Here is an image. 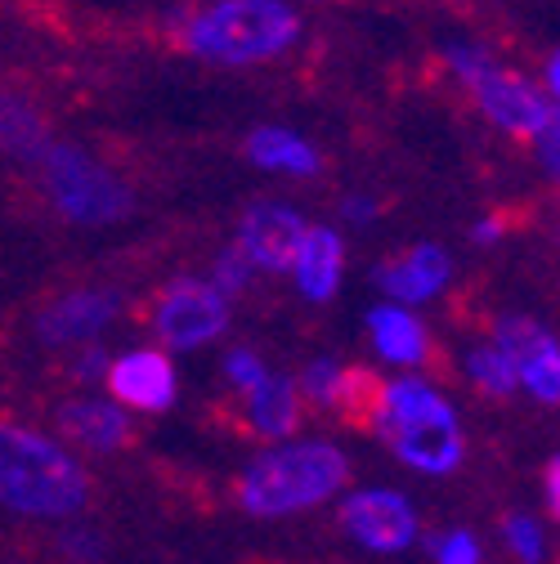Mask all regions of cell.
I'll return each instance as SVG.
<instances>
[{"label":"cell","instance_id":"1","mask_svg":"<svg viewBox=\"0 0 560 564\" xmlns=\"http://www.w3.org/2000/svg\"><path fill=\"white\" fill-rule=\"evenodd\" d=\"M171 23L180 50L212 67L273 63L305 36V19L292 0H202Z\"/></svg>","mask_w":560,"mask_h":564},{"label":"cell","instance_id":"2","mask_svg":"<svg viewBox=\"0 0 560 564\" xmlns=\"http://www.w3.org/2000/svg\"><path fill=\"white\" fill-rule=\"evenodd\" d=\"M90 502V475L54 440L0 421V507L19 516L58 520Z\"/></svg>","mask_w":560,"mask_h":564},{"label":"cell","instance_id":"3","mask_svg":"<svg viewBox=\"0 0 560 564\" xmlns=\"http://www.w3.org/2000/svg\"><path fill=\"white\" fill-rule=\"evenodd\" d=\"M373 431L395 448L399 462H408L422 475H444V470H457L462 462L457 412L427 381H386Z\"/></svg>","mask_w":560,"mask_h":564},{"label":"cell","instance_id":"4","mask_svg":"<svg viewBox=\"0 0 560 564\" xmlns=\"http://www.w3.org/2000/svg\"><path fill=\"white\" fill-rule=\"evenodd\" d=\"M349 479V462L332 444H288L256 457L238 479V502L251 516H292L327 502Z\"/></svg>","mask_w":560,"mask_h":564},{"label":"cell","instance_id":"5","mask_svg":"<svg viewBox=\"0 0 560 564\" xmlns=\"http://www.w3.org/2000/svg\"><path fill=\"white\" fill-rule=\"evenodd\" d=\"M444 63L449 73L462 82V90L471 95V104L484 112L488 126H498L511 139H534L547 117H551V95L542 86H534L525 73H511L494 54L475 41H453L444 45Z\"/></svg>","mask_w":560,"mask_h":564},{"label":"cell","instance_id":"6","mask_svg":"<svg viewBox=\"0 0 560 564\" xmlns=\"http://www.w3.org/2000/svg\"><path fill=\"white\" fill-rule=\"evenodd\" d=\"M36 180L41 193L50 197V206L58 210L63 220L73 225H112L130 210V188L86 149L77 144H50L36 153Z\"/></svg>","mask_w":560,"mask_h":564},{"label":"cell","instance_id":"7","mask_svg":"<svg viewBox=\"0 0 560 564\" xmlns=\"http://www.w3.org/2000/svg\"><path fill=\"white\" fill-rule=\"evenodd\" d=\"M158 340L166 349H197L206 340H216L229 323V296L216 288V282L202 278H175L162 288V296L153 301L149 314Z\"/></svg>","mask_w":560,"mask_h":564},{"label":"cell","instance_id":"8","mask_svg":"<svg viewBox=\"0 0 560 564\" xmlns=\"http://www.w3.org/2000/svg\"><path fill=\"white\" fill-rule=\"evenodd\" d=\"M341 529L368 551H403L417 538V511L395 488H364L341 502Z\"/></svg>","mask_w":560,"mask_h":564},{"label":"cell","instance_id":"9","mask_svg":"<svg viewBox=\"0 0 560 564\" xmlns=\"http://www.w3.org/2000/svg\"><path fill=\"white\" fill-rule=\"evenodd\" d=\"M305 229L310 225H305V216H301L297 206L265 197V202H251L243 210V220H238V247H243V256L256 269L288 273L292 260H297V247H301Z\"/></svg>","mask_w":560,"mask_h":564},{"label":"cell","instance_id":"10","mask_svg":"<svg viewBox=\"0 0 560 564\" xmlns=\"http://www.w3.org/2000/svg\"><path fill=\"white\" fill-rule=\"evenodd\" d=\"M498 345L507 349L520 386L538 403H560V340L551 332H542L525 314H507L498 318Z\"/></svg>","mask_w":560,"mask_h":564},{"label":"cell","instance_id":"11","mask_svg":"<svg viewBox=\"0 0 560 564\" xmlns=\"http://www.w3.org/2000/svg\"><path fill=\"white\" fill-rule=\"evenodd\" d=\"M104 386L121 408L134 412H162L175 399V368L162 349H134L126 359H112L104 372Z\"/></svg>","mask_w":560,"mask_h":564},{"label":"cell","instance_id":"12","mask_svg":"<svg viewBox=\"0 0 560 564\" xmlns=\"http://www.w3.org/2000/svg\"><path fill=\"white\" fill-rule=\"evenodd\" d=\"M449 273H453V260H449L444 247H435V242H417V247H408V251L381 260L373 278H377V288H381L390 301H399V305H417V301H431L435 292H444Z\"/></svg>","mask_w":560,"mask_h":564},{"label":"cell","instance_id":"13","mask_svg":"<svg viewBox=\"0 0 560 564\" xmlns=\"http://www.w3.org/2000/svg\"><path fill=\"white\" fill-rule=\"evenodd\" d=\"M58 431L86 453H117L134 440L130 416L121 403H99V399H77L58 408Z\"/></svg>","mask_w":560,"mask_h":564},{"label":"cell","instance_id":"14","mask_svg":"<svg viewBox=\"0 0 560 564\" xmlns=\"http://www.w3.org/2000/svg\"><path fill=\"white\" fill-rule=\"evenodd\" d=\"M117 314V296L108 292H73V296H63L54 301L36 332L50 340V345H82V340H95Z\"/></svg>","mask_w":560,"mask_h":564},{"label":"cell","instance_id":"15","mask_svg":"<svg viewBox=\"0 0 560 564\" xmlns=\"http://www.w3.org/2000/svg\"><path fill=\"white\" fill-rule=\"evenodd\" d=\"M243 421L256 440H288L301 421V390L288 377H269L243 390Z\"/></svg>","mask_w":560,"mask_h":564},{"label":"cell","instance_id":"16","mask_svg":"<svg viewBox=\"0 0 560 564\" xmlns=\"http://www.w3.org/2000/svg\"><path fill=\"white\" fill-rule=\"evenodd\" d=\"M297 278L301 296L310 301H327L336 296L341 288V273H345V242L336 238V229H323V225H310L301 247H297V260L288 269Z\"/></svg>","mask_w":560,"mask_h":564},{"label":"cell","instance_id":"17","mask_svg":"<svg viewBox=\"0 0 560 564\" xmlns=\"http://www.w3.org/2000/svg\"><path fill=\"white\" fill-rule=\"evenodd\" d=\"M247 158L260 166V171H273V175H292V180H310L319 175L323 158L310 139L292 126H256L247 134Z\"/></svg>","mask_w":560,"mask_h":564},{"label":"cell","instance_id":"18","mask_svg":"<svg viewBox=\"0 0 560 564\" xmlns=\"http://www.w3.org/2000/svg\"><path fill=\"white\" fill-rule=\"evenodd\" d=\"M368 332H373V345L390 364H431V336L427 327L408 314V305H377L368 314Z\"/></svg>","mask_w":560,"mask_h":564},{"label":"cell","instance_id":"19","mask_svg":"<svg viewBox=\"0 0 560 564\" xmlns=\"http://www.w3.org/2000/svg\"><path fill=\"white\" fill-rule=\"evenodd\" d=\"M45 144H50V126L41 108L19 90H0V153H10L19 162H36Z\"/></svg>","mask_w":560,"mask_h":564},{"label":"cell","instance_id":"20","mask_svg":"<svg viewBox=\"0 0 560 564\" xmlns=\"http://www.w3.org/2000/svg\"><path fill=\"white\" fill-rule=\"evenodd\" d=\"M381 394H386V381L377 372H364V368H345L341 377V394H336V416L349 421L359 431H373L377 426V412H381Z\"/></svg>","mask_w":560,"mask_h":564},{"label":"cell","instance_id":"21","mask_svg":"<svg viewBox=\"0 0 560 564\" xmlns=\"http://www.w3.org/2000/svg\"><path fill=\"white\" fill-rule=\"evenodd\" d=\"M466 372L471 381L484 390V394H494V399H507L516 394L520 377H516V364L507 359V349L494 340V345H475L471 349V359H466Z\"/></svg>","mask_w":560,"mask_h":564},{"label":"cell","instance_id":"22","mask_svg":"<svg viewBox=\"0 0 560 564\" xmlns=\"http://www.w3.org/2000/svg\"><path fill=\"white\" fill-rule=\"evenodd\" d=\"M503 538L511 546V555L520 564H542L547 560V542H542V529L529 520V516H507L503 520Z\"/></svg>","mask_w":560,"mask_h":564},{"label":"cell","instance_id":"23","mask_svg":"<svg viewBox=\"0 0 560 564\" xmlns=\"http://www.w3.org/2000/svg\"><path fill=\"white\" fill-rule=\"evenodd\" d=\"M341 377H345V368L319 359V364L305 368V377H301V394H305L310 403H319L323 412H332V408H336V394H341Z\"/></svg>","mask_w":560,"mask_h":564},{"label":"cell","instance_id":"24","mask_svg":"<svg viewBox=\"0 0 560 564\" xmlns=\"http://www.w3.org/2000/svg\"><path fill=\"white\" fill-rule=\"evenodd\" d=\"M251 269H256V264H251V260L243 256V247L234 242V247H229V251H225V256L216 260V288H220L225 296H238V292L247 288Z\"/></svg>","mask_w":560,"mask_h":564},{"label":"cell","instance_id":"25","mask_svg":"<svg viewBox=\"0 0 560 564\" xmlns=\"http://www.w3.org/2000/svg\"><path fill=\"white\" fill-rule=\"evenodd\" d=\"M435 564H480V542L466 529L435 538Z\"/></svg>","mask_w":560,"mask_h":564},{"label":"cell","instance_id":"26","mask_svg":"<svg viewBox=\"0 0 560 564\" xmlns=\"http://www.w3.org/2000/svg\"><path fill=\"white\" fill-rule=\"evenodd\" d=\"M534 144H538V162H542V171L560 184V104L551 108V117H547V126L534 134Z\"/></svg>","mask_w":560,"mask_h":564},{"label":"cell","instance_id":"27","mask_svg":"<svg viewBox=\"0 0 560 564\" xmlns=\"http://www.w3.org/2000/svg\"><path fill=\"white\" fill-rule=\"evenodd\" d=\"M225 377H229V386L251 390L256 381H265V364L251 355V349H229V359H225Z\"/></svg>","mask_w":560,"mask_h":564},{"label":"cell","instance_id":"28","mask_svg":"<svg viewBox=\"0 0 560 564\" xmlns=\"http://www.w3.org/2000/svg\"><path fill=\"white\" fill-rule=\"evenodd\" d=\"M511 229V220L507 216H484V220H475L471 225V238L480 242V247H494V242H503V234Z\"/></svg>","mask_w":560,"mask_h":564},{"label":"cell","instance_id":"29","mask_svg":"<svg viewBox=\"0 0 560 564\" xmlns=\"http://www.w3.org/2000/svg\"><path fill=\"white\" fill-rule=\"evenodd\" d=\"M341 216H345L349 225H368V220L377 216V202H373V197H364V193H349V197H345V206H341Z\"/></svg>","mask_w":560,"mask_h":564},{"label":"cell","instance_id":"30","mask_svg":"<svg viewBox=\"0 0 560 564\" xmlns=\"http://www.w3.org/2000/svg\"><path fill=\"white\" fill-rule=\"evenodd\" d=\"M542 484H547V511L551 520H560V457H551V466L542 470Z\"/></svg>","mask_w":560,"mask_h":564},{"label":"cell","instance_id":"31","mask_svg":"<svg viewBox=\"0 0 560 564\" xmlns=\"http://www.w3.org/2000/svg\"><path fill=\"white\" fill-rule=\"evenodd\" d=\"M542 90L551 95V104H560V45L547 54V63H542Z\"/></svg>","mask_w":560,"mask_h":564},{"label":"cell","instance_id":"32","mask_svg":"<svg viewBox=\"0 0 560 564\" xmlns=\"http://www.w3.org/2000/svg\"><path fill=\"white\" fill-rule=\"evenodd\" d=\"M108 372V359L99 355V349H90V355L77 359V377H104Z\"/></svg>","mask_w":560,"mask_h":564}]
</instances>
